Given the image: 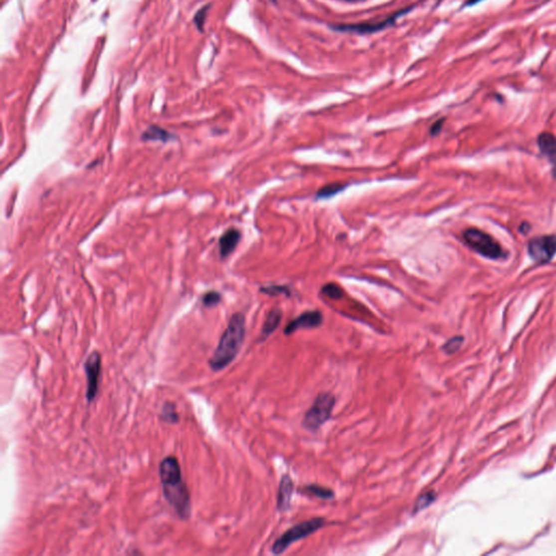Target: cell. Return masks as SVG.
I'll list each match as a JSON object with an SVG mask.
<instances>
[{
  "mask_svg": "<svg viewBox=\"0 0 556 556\" xmlns=\"http://www.w3.org/2000/svg\"><path fill=\"white\" fill-rule=\"evenodd\" d=\"M84 370L87 377L86 399L88 402H93L98 394L101 374V356L99 352L94 351L89 354L84 364Z\"/></svg>",
  "mask_w": 556,
  "mask_h": 556,
  "instance_id": "obj_8",
  "label": "cell"
},
{
  "mask_svg": "<svg viewBox=\"0 0 556 556\" xmlns=\"http://www.w3.org/2000/svg\"><path fill=\"white\" fill-rule=\"evenodd\" d=\"M325 524L326 522L324 518L314 517L309 519V521L295 525V526L289 528L274 542L272 547V553L275 555L283 554L293 543L313 535L317 530H320L325 526Z\"/></svg>",
  "mask_w": 556,
  "mask_h": 556,
  "instance_id": "obj_4",
  "label": "cell"
},
{
  "mask_svg": "<svg viewBox=\"0 0 556 556\" xmlns=\"http://www.w3.org/2000/svg\"><path fill=\"white\" fill-rule=\"evenodd\" d=\"M324 321L322 312L320 311H307L299 315L297 319L291 321L285 328V335H291L299 329H311L320 327Z\"/></svg>",
  "mask_w": 556,
  "mask_h": 556,
  "instance_id": "obj_9",
  "label": "cell"
},
{
  "mask_svg": "<svg viewBox=\"0 0 556 556\" xmlns=\"http://www.w3.org/2000/svg\"><path fill=\"white\" fill-rule=\"evenodd\" d=\"M304 494H310V496L316 497L322 500H332L335 498V492L329 488H325L320 485H309L304 486L301 490Z\"/></svg>",
  "mask_w": 556,
  "mask_h": 556,
  "instance_id": "obj_15",
  "label": "cell"
},
{
  "mask_svg": "<svg viewBox=\"0 0 556 556\" xmlns=\"http://www.w3.org/2000/svg\"><path fill=\"white\" fill-rule=\"evenodd\" d=\"M464 241L474 251L488 259L499 260L505 258V251L501 244L490 235L477 228H468L463 234Z\"/></svg>",
  "mask_w": 556,
  "mask_h": 556,
  "instance_id": "obj_5",
  "label": "cell"
},
{
  "mask_svg": "<svg viewBox=\"0 0 556 556\" xmlns=\"http://www.w3.org/2000/svg\"><path fill=\"white\" fill-rule=\"evenodd\" d=\"M261 291L267 293L270 296H278V295H290V290L288 287L286 286H276L271 285L267 287H262Z\"/></svg>",
  "mask_w": 556,
  "mask_h": 556,
  "instance_id": "obj_21",
  "label": "cell"
},
{
  "mask_svg": "<svg viewBox=\"0 0 556 556\" xmlns=\"http://www.w3.org/2000/svg\"><path fill=\"white\" fill-rule=\"evenodd\" d=\"M342 1H347V2H359V1H365V0H342Z\"/></svg>",
  "mask_w": 556,
  "mask_h": 556,
  "instance_id": "obj_25",
  "label": "cell"
},
{
  "mask_svg": "<svg viewBox=\"0 0 556 556\" xmlns=\"http://www.w3.org/2000/svg\"><path fill=\"white\" fill-rule=\"evenodd\" d=\"M443 123H444V119H441V120H438L437 122H435V123L432 124V126L430 128V134L432 136H436V135H438L440 132H441Z\"/></svg>",
  "mask_w": 556,
  "mask_h": 556,
  "instance_id": "obj_23",
  "label": "cell"
},
{
  "mask_svg": "<svg viewBox=\"0 0 556 556\" xmlns=\"http://www.w3.org/2000/svg\"><path fill=\"white\" fill-rule=\"evenodd\" d=\"M411 9L401 10L382 21L363 22V23H356V24H337V25H332V28L339 30V32H352L357 34H371V33L380 32V30L384 28L392 26L394 22L399 19V16H401L402 14H405L406 12H408Z\"/></svg>",
  "mask_w": 556,
  "mask_h": 556,
  "instance_id": "obj_6",
  "label": "cell"
},
{
  "mask_svg": "<svg viewBox=\"0 0 556 556\" xmlns=\"http://www.w3.org/2000/svg\"><path fill=\"white\" fill-rule=\"evenodd\" d=\"M538 146L553 167V173L556 177V137L551 133H542L538 137Z\"/></svg>",
  "mask_w": 556,
  "mask_h": 556,
  "instance_id": "obj_11",
  "label": "cell"
},
{
  "mask_svg": "<svg viewBox=\"0 0 556 556\" xmlns=\"http://www.w3.org/2000/svg\"><path fill=\"white\" fill-rule=\"evenodd\" d=\"M282 319H283L282 310L278 308H275L270 311V313L267 314L265 322L263 324V327H262V332H261L262 341L266 340L268 336H271L275 331H276L278 326L280 325Z\"/></svg>",
  "mask_w": 556,
  "mask_h": 556,
  "instance_id": "obj_13",
  "label": "cell"
},
{
  "mask_svg": "<svg viewBox=\"0 0 556 556\" xmlns=\"http://www.w3.org/2000/svg\"><path fill=\"white\" fill-rule=\"evenodd\" d=\"M336 398L332 392H321L316 396L313 404L305 412L302 426L309 431L315 432L331 418Z\"/></svg>",
  "mask_w": 556,
  "mask_h": 556,
  "instance_id": "obj_3",
  "label": "cell"
},
{
  "mask_svg": "<svg viewBox=\"0 0 556 556\" xmlns=\"http://www.w3.org/2000/svg\"><path fill=\"white\" fill-rule=\"evenodd\" d=\"M463 341L464 338L462 336H456V337L451 338L450 340H448L445 344L442 346V350L444 351V353L447 354H454L456 351L460 350V348L463 345Z\"/></svg>",
  "mask_w": 556,
  "mask_h": 556,
  "instance_id": "obj_20",
  "label": "cell"
},
{
  "mask_svg": "<svg viewBox=\"0 0 556 556\" xmlns=\"http://www.w3.org/2000/svg\"><path fill=\"white\" fill-rule=\"evenodd\" d=\"M528 253L537 263H548L556 254V236L536 237L528 243Z\"/></svg>",
  "mask_w": 556,
  "mask_h": 556,
  "instance_id": "obj_7",
  "label": "cell"
},
{
  "mask_svg": "<svg viewBox=\"0 0 556 556\" xmlns=\"http://www.w3.org/2000/svg\"><path fill=\"white\" fill-rule=\"evenodd\" d=\"M436 499H437V493L433 490H429L427 492H424L423 494H420V496L416 499V501H415L414 508L412 510V515H417L419 512L428 508V506H430L433 502H435Z\"/></svg>",
  "mask_w": 556,
  "mask_h": 556,
  "instance_id": "obj_16",
  "label": "cell"
},
{
  "mask_svg": "<svg viewBox=\"0 0 556 556\" xmlns=\"http://www.w3.org/2000/svg\"><path fill=\"white\" fill-rule=\"evenodd\" d=\"M160 418H161L163 423L170 424V425H174V424L179 423L180 415H179V413H177L176 406H175L174 403H172V402L164 403L161 414H160Z\"/></svg>",
  "mask_w": 556,
  "mask_h": 556,
  "instance_id": "obj_17",
  "label": "cell"
},
{
  "mask_svg": "<svg viewBox=\"0 0 556 556\" xmlns=\"http://www.w3.org/2000/svg\"><path fill=\"white\" fill-rule=\"evenodd\" d=\"M144 140H157V142L168 143L170 140H173L174 136L173 134L169 133L167 130L160 127L152 125L149 128H147L146 132L143 134Z\"/></svg>",
  "mask_w": 556,
  "mask_h": 556,
  "instance_id": "obj_14",
  "label": "cell"
},
{
  "mask_svg": "<svg viewBox=\"0 0 556 556\" xmlns=\"http://www.w3.org/2000/svg\"><path fill=\"white\" fill-rule=\"evenodd\" d=\"M322 293L323 295H325L326 297L333 299V300H338V299H341L344 297V290H342L337 284H333V283L323 286Z\"/></svg>",
  "mask_w": 556,
  "mask_h": 556,
  "instance_id": "obj_19",
  "label": "cell"
},
{
  "mask_svg": "<svg viewBox=\"0 0 556 556\" xmlns=\"http://www.w3.org/2000/svg\"><path fill=\"white\" fill-rule=\"evenodd\" d=\"M246 337V319L243 314L235 313L230 317L214 353L209 360L213 371H219L234 361L239 353Z\"/></svg>",
  "mask_w": 556,
  "mask_h": 556,
  "instance_id": "obj_2",
  "label": "cell"
},
{
  "mask_svg": "<svg viewBox=\"0 0 556 556\" xmlns=\"http://www.w3.org/2000/svg\"><path fill=\"white\" fill-rule=\"evenodd\" d=\"M240 231L236 228H230L222 235L218 242L219 254L222 258H227L234 251L240 240Z\"/></svg>",
  "mask_w": 556,
  "mask_h": 556,
  "instance_id": "obj_12",
  "label": "cell"
},
{
  "mask_svg": "<svg viewBox=\"0 0 556 556\" xmlns=\"http://www.w3.org/2000/svg\"><path fill=\"white\" fill-rule=\"evenodd\" d=\"M293 489H295V484L290 476L284 475L279 482L277 496V510L280 513H285L290 509Z\"/></svg>",
  "mask_w": 556,
  "mask_h": 556,
  "instance_id": "obj_10",
  "label": "cell"
},
{
  "mask_svg": "<svg viewBox=\"0 0 556 556\" xmlns=\"http://www.w3.org/2000/svg\"><path fill=\"white\" fill-rule=\"evenodd\" d=\"M346 188V185L342 184V183H332V184H327L324 187H322L319 191L316 193V197L319 199H326V198H331L333 195H336L337 193H339L340 191L344 190Z\"/></svg>",
  "mask_w": 556,
  "mask_h": 556,
  "instance_id": "obj_18",
  "label": "cell"
},
{
  "mask_svg": "<svg viewBox=\"0 0 556 556\" xmlns=\"http://www.w3.org/2000/svg\"><path fill=\"white\" fill-rule=\"evenodd\" d=\"M160 479L164 498L182 519H188L191 513L190 493L183 479L182 469L175 456H167L160 464Z\"/></svg>",
  "mask_w": 556,
  "mask_h": 556,
  "instance_id": "obj_1",
  "label": "cell"
},
{
  "mask_svg": "<svg viewBox=\"0 0 556 556\" xmlns=\"http://www.w3.org/2000/svg\"><path fill=\"white\" fill-rule=\"evenodd\" d=\"M479 1H481V0H467L466 4H467V5H473V4L477 3V2H479Z\"/></svg>",
  "mask_w": 556,
  "mask_h": 556,
  "instance_id": "obj_24",
  "label": "cell"
},
{
  "mask_svg": "<svg viewBox=\"0 0 556 556\" xmlns=\"http://www.w3.org/2000/svg\"><path fill=\"white\" fill-rule=\"evenodd\" d=\"M221 299H222L221 293L212 290V291L206 292L205 295L202 297V303L205 305V307H209V308L215 307L216 304L221 302Z\"/></svg>",
  "mask_w": 556,
  "mask_h": 556,
  "instance_id": "obj_22",
  "label": "cell"
}]
</instances>
